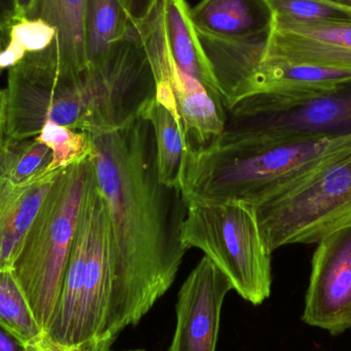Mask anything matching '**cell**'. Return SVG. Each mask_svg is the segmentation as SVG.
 I'll return each instance as SVG.
<instances>
[{"label": "cell", "instance_id": "cell-1", "mask_svg": "<svg viewBox=\"0 0 351 351\" xmlns=\"http://www.w3.org/2000/svg\"><path fill=\"white\" fill-rule=\"evenodd\" d=\"M90 135L114 243V282L103 334L110 351L121 332L137 326L174 284L187 251L180 239L186 204L180 190L158 180L154 132L138 112L111 131Z\"/></svg>", "mask_w": 351, "mask_h": 351}, {"label": "cell", "instance_id": "cell-2", "mask_svg": "<svg viewBox=\"0 0 351 351\" xmlns=\"http://www.w3.org/2000/svg\"><path fill=\"white\" fill-rule=\"evenodd\" d=\"M341 136L225 128L208 145L188 148L181 178L184 202L258 204L315 168Z\"/></svg>", "mask_w": 351, "mask_h": 351}, {"label": "cell", "instance_id": "cell-3", "mask_svg": "<svg viewBox=\"0 0 351 351\" xmlns=\"http://www.w3.org/2000/svg\"><path fill=\"white\" fill-rule=\"evenodd\" d=\"M4 94L5 139L37 137L45 121L103 133L114 125L117 117V101L107 76L90 69L80 74L64 69L55 41L8 69Z\"/></svg>", "mask_w": 351, "mask_h": 351}, {"label": "cell", "instance_id": "cell-4", "mask_svg": "<svg viewBox=\"0 0 351 351\" xmlns=\"http://www.w3.org/2000/svg\"><path fill=\"white\" fill-rule=\"evenodd\" d=\"M93 169L90 156L61 170L12 266L16 280L45 333L57 308Z\"/></svg>", "mask_w": 351, "mask_h": 351}, {"label": "cell", "instance_id": "cell-5", "mask_svg": "<svg viewBox=\"0 0 351 351\" xmlns=\"http://www.w3.org/2000/svg\"><path fill=\"white\" fill-rule=\"evenodd\" d=\"M253 206L271 253L351 226V131L306 175Z\"/></svg>", "mask_w": 351, "mask_h": 351}, {"label": "cell", "instance_id": "cell-6", "mask_svg": "<svg viewBox=\"0 0 351 351\" xmlns=\"http://www.w3.org/2000/svg\"><path fill=\"white\" fill-rule=\"evenodd\" d=\"M181 225L182 245L204 252L251 304L271 294V252L262 237L255 206L243 200L188 202Z\"/></svg>", "mask_w": 351, "mask_h": 351}, {"label": "cell", "instance_id": "cell-7", "mask_svg": "<svg viewBox=\"0 0 351 351\" xmlns=\"http://www.w3.org/2000/svg\"><path fill=\"white\" fill-rule=\"evenodd\" d=\"M154 80V97L183 128L188 148L208 145L226 127L224 107L197 80L177 65L167 38L160 0L143 22L136 23Z\"/></svg>", "mask_w": 351, "mask_h": 351}, {"label": "cell", "instance_id": "cell-8", "mask_svg": "<svg viewBox=\"0 0 351 351\" xmlns=\"http://www.w3.org/2000/svg\"><path fill=\"white\" fill-rule=\"evenodd\" d=\"M84 202L90 215V245L75 323L66 348L106 351L103 334L114 282V243L108 206L97 184L94 169Z\"/></svg>", "mask_w": 351, "mask_h": 351}, {"label": "cell", "instance_id": "cell-9", "mask_svg": "<svg viewBox=\"0 0 351 351\" xmlns=\"http://www.w3.org/2000/svg\"><path fill=\"white\" fill-rule=\"evenodd\" d=\"M241 41L261 59L351 72V21L300 23L274 16L268 32Z\"/></svg>", "mask_w": 351, "mask_h": 351}, {"label": "cell", "instance_id": "cell-10", "mask_svg": "<svg viewBox=\"0 0 351 351\" xmlns=\"http://www.w3.org/2000/svg\"><path fill=\"white\" fill-rule=\"evenodd\" d=\"M317 245L302 321L337 336L351 329V226Z\"/></svg>", "mask_w": 351, "mask_h": 351}, {"label": "cell", "instance_id": "cell-11", "mask_svg": "<svg viewBox=\"0 0 351 351\" xmlns=\"http://www.w3.org/2000/svg\"><path fill=\"white\" fill-rule=\"evenodd\" d=\"M232 286L204 256L178 293L177 324L168 351H216L221 311Z\"/></svg>", "mask_w": 351, "mask_h": 351}, {"label": "cell", "instance_id": "cell-12", "mask_svg": "<svg viewBox=\"0 0 351 351\" xmlns=\"http://www.w3.org/2000/svg\"><path fill=\"white\" fill-rule=\"evenodd\" d=\"M351 123V98L332 96L299 101L271 112L247 117H227L226 127L282 135L329 134Z\"/></svg>", "mask_w": 351, "mask_h": 351}, {"label": "cell", "instance_id": "cell-13", "mask_svg": "<svg viewBox=\"0 0 351 351\" xmlns=\"http://www.w3.org/2000/svg\"><path fill=\"white\" fill-rule=\"evenodd\" d=\"M60 172L45 171L19 185L0 179V271L12 269L29 229Z\"/></svg>", "mask_w": 351, "mask_h": 351}, {"label": "cell", "instance_id": "cell-14", "mask_svg": "<svg viewBox=\"0 0 351 351\" xmlns=\"http://www.w3.org/2000/svg\"><path fill=\"white\" fill-rule=\"evenodd\" d=\"M198 34L243 40L268 32L274 12L268 0H202L190 10Z\"/></svg>", "mask_w": 351, "mask_h": 351}, {"label": "cell", "instance_id": "cell-15", "mask_svg": "<svg viewBox=\"0 0 351 351\" xmlns=\"http://www.w3.org/2000/svg\"><path fill=\"white\" fill-rule=\"evenodd\" d=\"M167 38L173 58L182 71L197 80L218 104L224 107L212 63L202 47L186 0H160Z\"/></svg>", "mask_w": 351, "mask_h": 351}, {"label": "cell", "instance_id": "cell-16", "mask_svg": "<svg viewBox=\"0 0 351 351\" xmlns=\"http://www.w3.org/2000/svg\"><path fill=\"white\" fill-rule=\"evenodd\" d=\"M88 0H34L25 16L41 19L56 30L60 65L80 74L88 69L84 51V14Z\"/></svg>", "mask_w": 351, "mask_h": 351}, {"label": "cell", "instance_id": "cell-17", "mask_svg": "<svg viewBox=\"0 0 351 351\" xmlns=\"http://www.w3.org/2000/svg\"><path fill=\"white\" fill-rule=\"evenodd\" d=\"M138 115L152 125L156 144V170L162 185L181 191L182 171L188 146L181 125L154 94L140 104Z\"/></svg>", "mask_w": 351, "mask_h": 351}, {"label": "cell", "instance_id": "cell-18", "mask_svg": "<svg viewBox=\"0 0 351 351\" xmlns=\"http://www.w3.org/2000/svg\"><path fill=\"white\" fill-rule=\"evenodd\" d=\"M119 0H88L84 14V51L88 69L104 65L117 43L127 38L133 26Z\"/></svg>", "mask_w": 351, "mask_h": 351}, {"label": "cell", "instance_id": "cell-19", "mask_svg": "<svg viewBox=\"0 0 351 351\" xmlns=\"http://www.w3.org/2000/svg\"><path fill=\"white\" fill-rule=\"evenodd\" d=\"M0 327L24 346L45 333L35 319L12 269L0 271Z\"/></svg>", "mask_w": 351, "mask_h": 351}, {"label": "cell", "instance_id": "cell-20", "mask_svg": "<svg viewBox=\"0 0 351 351\" xmlns=\"http://www.w3.org/2000/svg\"><path fill=\"white\" fill-rule=\"evenodd\" d=\"M53 160L51 150L36 138L2 139L0 149V178L10 183H25L47 171Z\"/></svg>", "mask_w": 351, "mask_h": 351}, {"label": "cell", "instance_id": "cell-21", "mask_svg": "<svg viewBox=\"0 0 351 351\" xmlns=\"http://www.w3.org/2000/svg\"><path fill=\"white\" fill-rule=\"evenodd\" d=\"M0 51V71L10 69L29 53L45 51L56 40V30L41 19L21 16L5 32Z\"/></svg>", "mask_w": 351, "mask_h": 351}, {"label": "cell", "instance_id": "cell-22", "mask_svg": "<svg viewBox=\"0 0 351 351\" xmlns=\"http://www.w3.org/2000/svg\"><path fill=\"white\" fill-rule=\"evenodd\" d=\"M35 138L53 154L47 171L63 170L90 158L94 152L92 136L88 132L69 129L53 121H45Z\"/></svg>", "mask_w": 351, "mask_h": 351}, {"label": "cell", "instance_id": "cell-23", "mask_svg": "<svg viewBox=\"0 0 351 351\" xmlns=\"http://www.w3.org/2000/svg\"><path fill=\"white\" fill-rule=\"evenodd\" d=\"M274 16L300 23L351 21V8L325 0H268Z\"/></svg>", "mask_w": 351, "mask_h": 351}, {"label": "cell", "instance_id": "cell-24", "mask_svg": "<svg viewBox=\"0 0 351 351\" xmlns=\"http://www.w3.org/2000/svg\"><path fill=\"white\" fill-rule=\"evenodd\" d=\"M134 22H143L149 16L160 0H119Z\"/></svg>", "mask_w": 351, "mask_h": 351}, {"label": "cell", "instance_id": "cell-25", "mask_svg": "<svg viewBox=\"0 0 351 351\" xmlns=\"http://www.w3.org/2000/svg\"><path fill=\"white\" fill-rule=\"evenodd\" d=\"M23 16L18 0H0V32L5 34L10 26Z\"/></svg>", "mask_w": 351, "mask_h": 351}, {"label": "cell", "instance_id": "cell-26", "mask_svg": "<svg viewBox=\"0 0 351 351\" xmlns=\"http://www.w3.org/2000/svg\"><path fill=\"white\" fill-rule=\"evenodd\" d=\"M25 351H74L53 341L45 333L41 334L36 340L25 346Z\"/></svg>", "mask_w": 351, "mask_h": 351}, {"label": "cell", "instance_id": "cell-27", "mask_svg": "<svg viewBox=\"0 0 351 351\" xmlns=\"http://www.w3.org/2000/svg\"><path fill=\"white\" fill-rule=\"evenodd\" d=\"M0 351H25V346L0 327Z\"/></svg>", "mask_w": 351, "mask_h": 351}, {"label": "cell", "instance_id": "cell-28", "mask_svg": "<svg viewBox=\"0 0 351 351\" xmlns=\"http://www.w3.org/2000/svg\"><path fill=\"white\" fill-rule=\"evenodd\" d=\"M4 102H5L4 88H0V149H1L2 139H3ZM0 179H1V178H0Z\"/></svg>", "mask_w": 351, "mask_h": 351}, {"label": "cell", "instance_id": "cell-29", "mask_svg": "<svg viewBox=\"0 0 351 351\" xmlns=\"http://www.w3.org/2000/svg\"><path fill=\"white\" fill-rule=\"evenodd\" d=\"M33 2H34V0H18L19 8H20L21 14L23 16H25L28 12V10H30Z\"/></svg>", "mask_w": 351, "mask_h": 351}, {"label": "cell", "instance_id": "cell-30", "mask_svg": "<svg viewBox=\"0 0 351 351\" xmlns=\"http://www.w3.org/2000/svg\"><path fill=\"white\" fill-rule=\"evenodd\" d=\"M325 1L332 2V3L340 4V5H344L343 0H325Z\"/></svg>", "mask_w": 351, "mask_h": 351}, {"label": "cell", "instance_id": "cell-31", "mask_svg": "<svg viewBox=\"0 0 351 351\" xmlns=\"http://www.w3.org/2000/svg\"><path fill=\"white\" fill-rule=\"evenodd\" d=\"M3 35H2V33L0 32V51H1L2 47H3ZM2 71H0V75H1Z\"/></svg>", "mask_w": 351, "mask_h": 351}, {"label": "cell", "instance_id": "cell-32", "mask_svg": "<svg viewBox=\"0 0 351 351\" xmlns=\"http://www.w3.org/2000/svg\"><path fill=\"white\" fill-rule=\"evenodd\" d=\"M344 5L351 8V0H343Z\"/></svg>", "mask_w": 351, "mask_h": 351}, {"label": "cell", "instance_id": "cell-33", "mask_svg": "<svg viewBox=\"0 0 351 351\" xmlns=\"http://www.w3.org/2000/svg\"><path fill=\"white\" fill-rule=\"evenodd\" d=\"M121 351H147V350H141V348H138V350H121Z\"/></svg>", "mask_w": 351, "mask_h": 351}]
</instances>
